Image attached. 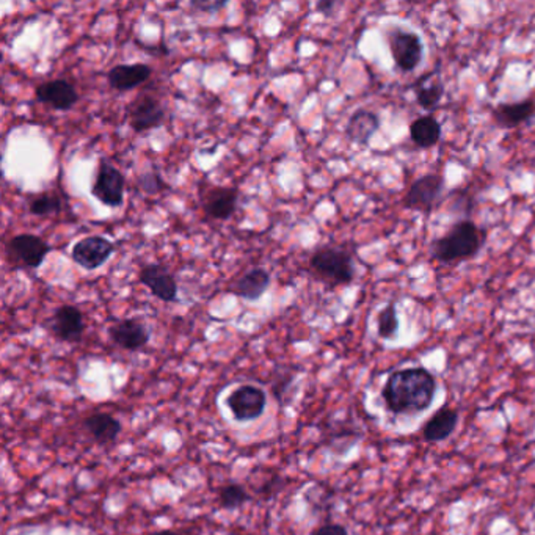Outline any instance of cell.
<instances>
[{
  "label": "cell",
  "mask_w": 535,
  "mask_h": 535,
  "mask_svg": "<svg viewBox=\"0 0 535 535\" xmlns=\"http://www.w3.org/2000/svg\"><path fill=\"white\" fill-rule=\"evenodd\" d=\"M436 378L424 367H409L393 372L384 384L386 409L394 415H413L427 410L434 402Z\"/></svg>",
  "instance_id": "obj_1"
},
{
  "label": "cell",
  "mask_w": 535,
  "mask_h": 535,
  "mask_svg": "<svg viewBox=\"0 0 535 535\" xmlns=\"http://www.w3.org/2000/svg\"><path fill=\"white\" fill-rule=\"evenodd\" d=\"M485 244V231L472 220L453 223L444 236L435 240L432 256L440 263H455L472 258Z\"/></svg>",
  "instance_id": "obj_2"
},
{
  "label": "cell",
  "mask_w": 535,
  "mask_h": 535,
  "mask_svg": "<svg viewBox=\"0 0 535 535\" xmlns=\"http://www.w3.org/2000/svg\"><path fill=\"white\" fill-rule=\"evenodd\" d=\"M309 265L319 277L330 283L349 284L352 283L355 278L352 255L342 248H319L309 259Z\"/></svg>",
  "instance_id": "obj_3"
},
{
  "label": "cell",
  "mask_w": 535,
  "mask_h": 535,
  "mask_svg": "<svg viewBox=\"0 0 535 535\" xmlns=\"http://www.w3.org/2000/svg\"><path fill=\"white\" fill-rule=\"evenodd\" d=\"M386 41L397 70L411 73L421 65L424 58V43L418 33L401 26H393L386 32Z\"/></svg>",
  "instance_id": "obj_4"
},
{
  "label": "cell",
  "mask_w": 535,
  "mask_h": 535,
  "mask_svg": "<svg viewBox=\"0 0 535 535\" xmlns=\"http://www.w3.org/2000/svg\"><path fill=\"white\" fill-rule=\"evenodd\" d=\"M125 186L126 179L123 173L114 165L108 164V160H101L91 187V194L96 200L108 208H120L125 202Z\"/></svg>",
  "instance_id": "obj_5"
},
{
  "label": "cell",
  "mask_w": 535,
  "mask_h": 535,
  "mask_svg": "<svg viewBox=\"0 0 535 535\" xmlns=\"http://www.w3.org/2000/svg\"><path fill=\"white\" fill-rule=\"evenodd\" d=\"M49 252L51 246L37 234H16L7 244V253L12 263L26 269H39Z\"/></svg>",
  "instance_id": "obj_6"
},
{
  "label": "cell",
  "mask_w": 535,
  "mask_h": 535,
  "mask_svg": "<svg viewBox=\"0 0 535 535\" xmlns=\"http://www.w3.org/2000/svg\"><path fill=\"white\" fill-rule=\"evenodd\" d=\"M227 403L236 421H255L264 413L267 396L255 384H242L228 396Z\"/></svg>",
  "instance_id": "obj_7"
},
{
  "label": "cell",
  "mask_w": 535,
  "mask_h": 535,
  "mask_svg": "<svg viewBox=\"0 0 535 535\" xmlns=\"http://www.w3.org/2000/svg\"><path fill=\"white\" fill-rule=\"evenodd\" d=\"M444 187V179L436 173H427L424 177H418L415 183L410 186L403 204L405 208L418 212H432L436 202L440 200L441 192Z\"/></svg>",
  "instance_id": "obj_8"
},
{
  "label": "cell",
  "mask_w": 535,
  "mask_h": 535,
  "mask_svg": "<svg viewBox=\"0 0 535 535\" xmlns=\"http://www.w3.org/2000/svg\"><path fill=\"white\" fill-rule=\"evenodd\" d=\"M127 121L135 133H146L164 123L162 102L151 95H142L127 106Z\"/></svg>",
  "instance_id": "obj_9"
},
{
  "label": "cell",
  "mask_w": 535,
  "mask_h": 535,
  "mask_svg": "<svg viewBox=\"0 0 535 535\" xmlns=\"http://www.w3.org/2000/svg\"><path fill=\"white\" fill-rule=\"evenodd\" d=\"M115 246L102 236H90L73 246L71 258L85 271H96L112 258Z\"/></svg>",
  "instance_id": "obj_10"
},
{
  "label": "cell",
  "mask_w": 535,
  "mask_h": 535,
  "mask_svg": "<svg viewBox=\"0 0 535 535\" xmlns=\"http://www.w3.org/2000/svg\"><path fill=\"white\" fill-rule=\"evenodd\" d=\"M49 328L57 340L64 342H79L85 332L82 311L73 305L60 306L54 311Z\"/></svg>",
  "instance_id": "obj_11"
},
{
  "label": "cell",
  "mask_w": 535,
  "mask_h": 535,
  "mask_svg": "<svg viewBox=\"0 0 535 535\" xmlns=\"http://www.w3.org/2000/svg\"><path fill=\"white\" fill-rule=\"evenodd\" d=\"M35 96L41 104H46L60 112H68L79 101L76 87L65 79H56V81L41 83L35 89Z\"/></svg>",
  "instance_id": "obj_12"
},
{
  "label": "cell",
  "mask_w": 535,
  "mask_h": 535,
  "mask_svg": "<svg viewBox=\"0 0 535 535\" xmlns=\"http://www.w3.org/2000/svg\"><path fill=\"white\" fill-rule=\"evenodd\" d=\"M139 281L162 302H175L177 298V280L162 264L145 265L140 271Z\"/></svg>",
  "instance_id": "obj_13"
},
{
  "label": "cell",
  "mask_w": 535,
  "mask_h": 535,
  "mask_svg": "<svg viewBox=\"0 0 535 535\" xmlns=\"http://www.w3.org/2000/svg\"><path fill=\"white\" fill-rule=\"evenodd\" d=\"M108 336L114 341L116 346L125 350H139L150 342V330L145 324L137 319H125V321L115 322L112 327L108 328Z\"/></svg>",
  "instance_id": "obj_14"
},
{
  "label": "cell",
  "mask_w": 535,
  "mask_h": 535,
  "mask_svg": "<svg viewBox=\"0 0 535 535\" xmlns=\"http://www.w3.org/2000/svg\"><path fill=\"white\" fill-rule=\"evenodd\" d=\"M151 66L143 64L116 65L108 73V82L115 91H131L151 77Z\"/></svg>",
  "instance_id": "obj_15"
},
{
  "label": "cell",
  "mask_w": 535,
  "mask_h": 535,
  "mask_svg": "<svg viewBox=\"0 0 535 535\" xmlns=\"http://www.w3.org/2000/svg\"><path fill=\"white\" fill-rule=\"evenodd\" d=\"M271 273L263 269V267H255L246 272L242 277L234 283L231 292L234 296L248 300V302H256L261 297L264 296L269 286H271Z\"/></svg>",
  "instance_id": "obj_16"
},
{
  "label": "cell",
  "mask_w": 535,
  "mask_h": 535,
  "mask_svg": "<svg viewBox=\"0 0 535 535\" xmlns=\"http://www.w3.org/2000/svg\"><path fill=\"white\" fill-rule=\"evenodd\" d=\"M535 115L534 99L513 102V104H499L491 110V118L497 127L513 129L528 123Z\"/></svg>",
  "instance_id": "obj_17"
},
{
  "label": "cell",
  "mask_w": 535,
  "mask_h": 535,
  "mask_svg": "<svg viewBox=\"0 0 535 535\" xmlns=\"http://www.w3.org/2000/svg\"><path fill=\"white\" fill-rule=\"evenodd\" d=\"M378 129H380V118L377 114L367 108H359L347 121V139L357 145H369V142Z\"/></svg>",
  "instance_id": "obj_18"
},
{
  "label": "cell",
  "mask_w": 535,
  "mask_h": 535,
  "mask_svg": "<svg viewBox=\"0 0 535 535\" xmlns=\"http://www.w3.org/2000/svg\"><path fill=\"white\" fill-rule=\"evenodd\" d=\"M237 190L229 187H214L208 192L203 202L204 212L215 220H228L236 212Z\"/></svg>",
  "instance_id": "obj_19"
},
{
  "label": "cell",
  "mask_w": 535,
  "mask_h": 535,
  "mask_svg": "<svg viewBox=\"0 0 535 535\" xmlns=\"http://www.w3.org/2000/svg\"><path fill=\"white\" fill-rule=\"evenodd\" d=\"M457 421H459V413L455 410L449 409L446 405L441 407L422 428L424 440L430 443L446 440L457 427Z\"/></svg>",
  "instance_id": "obj_20"
},
{
  "label": "cell",
  "mask_w": 535,
  "mask_h": 535,
  "mask_svg": "<svg viewBox=\"0 0 535 535\" xmlns=\"http://www.w3.org/2000/svg\"><path fill=\"white\" fill-rule=\"evenodd\" d=\"M83 427L87 428L93 440L101 444H108L118 438L123 426L116 418L108 413H95L83 421Z\"/></svg>",
  "instance_id": "obj_21"
},
{
  "label": "cell",
  "mask_w": 535,
  "mask_h": 535,
  "mask_svg": "<svg viewBox=\"0 0 535 535\" xmlns=\"http://www.w3.org/2000/svg\"><path fill=\"white\" fill-rule=\"evenodd\" d=\"M410 139L418 148H434L441 139V125L432 115H424L410 125Z\"/></svg>",
  "instance_id": "obj_22"
},
{
  "label": "cell",
  "mask_w": 535,
  "mask_h": 535,
  "mask_svg": "<svg viewBox=\"0 0 535 535\" xmlns=\"http://www.w3.org/2000/svg\"><path fill=\"white\" fill-rule=\"evenodd\" d=\"M416 102L419 108L427 110V112H434L440 106L441 99L444 96V85L441 81H432L430 83H424L415 90Z\"/></svg>",
  "instance_id": "obj_23"
},
{
  "label": "cell",
  "mask_w": 535,
  "mask_h": 535,
  "mask_svg": "<svg viewBox=\"0 0 535 535\" xmlns=\"http://www.w3.org/2000/svg\"><path fill=\"white\" fill-rule=\"evenodd\" d=\"M377 332L382 340H393L399 332L396 303H388V306L380 311L377 317Z\"/></svg>",
  "instance_id": "obj_24"
},
{
  "label": "cell",
  "mask_w": 535,
  "mask_h": 535,
  "mask_svg": "<svg viewBox=\"0 0 535 535\" xmlns=\"http://www.w3.org/2000/svg\"><path fill=\"white\" fill-rule=\"evenodd\" d=\"M250 499H252V496L248 495V491L239 484L225 485L219 493V501H220L223 509H239Z\"/></svg>",
  "instance_id": "obj_25"
},
{
  "label": "cell",
  "mask_w": 535,
  "mask_h": 535,
  "mask_svg": "<svg viewBox=\"0 0 535 535\" xmlns=\"http://www.w3.org/2000/svg\"><path fill=\"white\" fill-rule=\"evenodd\" d=\"M29 211H30V214L39 215V217L58 214L62 211V200L54 194H41V195L35 196L30 202Z\"/></svg>",
  "instance_id": "obj_26"
},
{
  "label": "cell",
  "mask_w": 535,
  "mask_h": 535,
  "mask_svg": "<svg viewBox=\"0 0 535 535\" xmlns=\"http://www.w3.org/2000/svg\"><path fill=\"white\" fill-rule=\"evenodd\" d=\"M137 184H139L140 189L143 190L148 195L159 194L165 187L164 179L159 177L158 173H143L142 177H139Z\"/></svg>",
  "instance_id": "obj_27"
},
{
  "label": "cell",
  "mask_w": 535,
  "mask_h": 535,
  "mask_svg": "<svg viewBox=\"0 0 535 535\" xmlns=\"http://www.w3.org/2000/svg\"><path fill=\"white\" fill-rule=\"evenodd\" d=\"M190 8L203 13H217L223 8L228 7V0H192Z\"/></svg>",
  "instance_id": "obj_28"
},
{
  "label": "cell",
  "mask_w": 535,
  "mask_h": 535,
  "mask_svg": "<svg viewBox=\"0 0 535 535\" xmlns=\"http://www.w3.org/2000/svg\"><path fill=\"white\" fill-rule=\"evenodd\" d=\"M315 535H349V532L341 524H325V526L317 529Z\"/></svg>",
  "instance_id": "obj_29"
},
{
  "label": "cell",
  "mask_w": 535,
  "mask_h": 535,
  "mask_svg": "<svg viewBox=\"0 0 535 535\" xmlns=\"http://www.w3.org/2000/svg\"><path fill=\"white\" fill-rule=\"evenodd\" d=\"M341 4L334 2V0H321L315 4V10L319 13L325 14V16H332L334 13V10L340 7Z\"/></svg>",
  "instance_id": "obj_30"
},
{
  "label": "cell",
  "mask_w": 535,
  "mask_h": 535,
  "mask_svg": "<svg viewBox=\"0 0 535 535\" xmlns=\"http://www.w3.org/2000/svg\"><path fill=\"white\" fill-rule=\"evenodd\" d=\"M151 535H177L175 532H171V531H160V532H154Z\"/></svg>",
  "instance_id": "obj_31"
}]
</instances>
